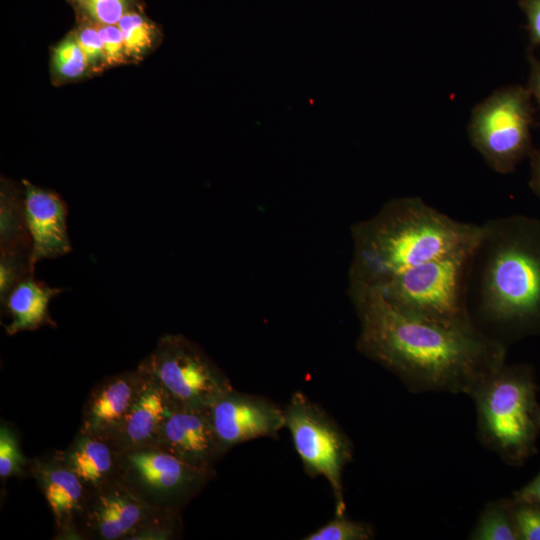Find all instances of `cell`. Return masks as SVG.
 I'll return each instance as SVG.
<instances>
[{
    "label": "cell",
    "instance_id": "obj_1",
    "mask_svg": "<svg viewBox=\"0 0 540 540\" xmlns=\"http://www.w3.org/2000/svg\"><path fill=\"white\" fill-rule=\"evenodd\" d=\"M357 349L413 393L473 391L505 364L507 346L477 327L449 328L405 315L374 289L349 287Z\"/></svg>",
    "mask_w": 540,
    "mask_h": 540
},
{
    "label": "cell",
    "instance_id": "obj_2",
    "mask_svg": "<svg viewBox=\"0 0 540 540\" xmlns=\"http://www.w3.org/2000/svg\"><path fill=\"white\" fill-rule=\"evenodd\" d=\"M473 324L504 345L540 336V220L515 214L480 224L468 268Z\"/></svg>",
    "mask_w": 540,
    "mask_h": 540
},
{
    "label": "cell",
    "instance_id": "obj_3",
    "mask_svg": "<svg viewBox=\"0 0 540 540\" xmlns=\"http://www.w3.org/2000/svg\"><path fill=\"white\" fill-rule=\"evenodd\" d=\"M480 224L455 220L416 196L388 201L352 227L349 287L378 288L392 277L471 246Z\"/></svg>",
    "mask_w": 540,
    "mask_h": 540
},
{
    "label": "cell",
    "instance_id": "obj_4",
    "mask_svg": "<svg viewBox=\"0 0 540 540\" xmlns=\"http://www.w3.org/2000/svg\"><path fill=\"white\" fill-rule=\"evenodd\" d=\"M469 397L476 408L477 437L485 448L511 466L524 464L537 452L540 405L531 366L505 363Z\"/></svg>",
    "mask_w": 540,
    "mask_h": 540
},
{
    "label": "cell",
    "instance_id": "obj_5",
    "mask_svg": "<svg viewBox=\"0 0 540 540\" xmlns=\"http://www.w3.org/2000/svg\"><path fill=\"white\" fill-rule=\"evenodd\" d=\"M474 243L408 269L371 289L410 317L449 328L476 327L467 305L468 268Z\"/></svg>",
    "mask_w": 540,
    "mask_h": 540
},
{
    "label": "cell",
    "instance_id": "obj_6",
    "mask_svg": "<svg viewBox=\"0 0 540 540\" xmlns=\"http://www.w3.org/2000/svg\"><path fill=\"white\" fill-rule=\"evenodd\" d=\"M533 112L530 91L517 85L497 89L473 108L470 143L493 171L511 173L531 156Z\"/></svg>",
    "mask_w": 540,
    "mask_h": 540
},
{
    "label": "cell",
    "instance_id": "obj_7",
    "mask_svg": "<svg viewBox=\"0 0 540 540\" xmlns=\"http://www.w3.org/2000/svg\"><path fill=\"white\" fill-rule=\"evenodd\" d=\"M283 410L285 427L306 473L328 481L335 515L345 514L343 471L353 457L351 440L322 407L301 392L294 393Z\"/></svg>",
    "mask_w": 540,
    "mask_h": 540
},
{
    "label": "cell",
    "instance_id": "obj_8",
    "mask_svg": "<svg viewBox=\"0 0 540 540\" xmlns=\"http://www.w3.org/2000/svg\"><path fill=\"white\" fill-rule=\"evenodd\" d=\"M139 366L183 406L208 408L233 389L228 377L206 353L182 335L162 336Z\"/></svg>",
    "mask_w": 540,
    "mask_h": 540
},
{
    "label": "cell",
    "instance_id": "obj_9",
    "mask_svg": "<svg viewBox=\"0 0 540 540\" xmlns=\"http://www.w3.org/2000/svg\"><path fill=\"white\" fill-rule=\"evenodd\" d=\"M168 450L146 446L121 452L119 477L154 507L178 511L212 478Z\"/></svg>",
    "mask_w": 540,
    "mask_h": 540
},
{
    "label": "cell",
    "instance_id": "obj_10",
    "mask_svg": "<svg viewBox=\"0 0 540 540\" xmlns=\"http://www.w3.org/2000/svg\"><path fill=\"white\" fill-rule=\"evenodd\" d=\"M175 512L152 506L117 477L90 492L80 520L90 536L119 540L153 530L165 535Z\"/></svg>",
    "mask_w": 540,
    "mask_h": 540
},
{
    "label": "cell",
    "instance_id": "obj_11",
    "mask_svg": "<svg viewBox=\"0 0 540 540\" xmlns=\"http://www.w3.org/2000/svg\"><path fill=\"white\" fill-rule=\"evenodd\" d=\"M208 412L226 451L260 437L275 436L285 427L283 408L264 397L234 389L216 399Z\"/></svg>",
    "mask_w": 540,
    "mask_h": 540
},
{
    "label": "cell",
    "instance_id": "obj_12",
    "mask_svg": "<svg viewBox=\"0 0 540 540\" xmlns=\"http://www.w3.org/2000/svg\"><path fill=\"white\" fill-rule=\"evenodd\" d=\"M182 460L213 469L227 452L213 427L208 408L176 405L167 417L157 443Z\"/></svg>",
    "mask_w": 540,
    "mask_h": 540
},
{
    "label": "cell",
    "instance_id": "obj_13",
    "mask_svg": "<svg viewBox=\"0 0 540 540\" xmlns=\"http://www.w3.org/2000/svg\"><path fill=\"white\" fill-rule=\"evenodd\" d=\"M25 219L32 239V263L71 251L67 233V207L54 192L22 181Z\"/></svg>",
    "mask_w": 540,
    "mask_h": 540
},
{
    "label": "cell",
    "instance_id": "obj_14",
    "mask_svg": "<svg viewBox=\"0 0 540 540\" xmlns=\"http://www.w3.org/2000/svg\"><path fill=\"white\" fill-rule=\"evenodd\" d=\"M143 378L144 371L138 367L108 377L96 385L83 407L79 431L113 440L138 394Z\"/></svg>",
    "mask_w": 540,
    "mask_h": 540
},
{
    "label": "cell",
    "instance_id": "obj_15",
    "mask_svg": "<svg viewBox=\"0 0 540 540\" xmlns=\"http://www.w3.org/2000/svg\"><path fill=\"white\" fill-rule=\"evenodd\" d=\"M144 371L138 394L113 441L121 451L157 445L162 427L178 405L163 385Z\"/></svg>",
    "mask_w": 540,
    "mask_h": 540
},
{
    "label": "cell",
    "instance_id": "obj_16",
    "mask_svg": "<svg viewBox=\"0 0 540 540\" xmlns=\"http://www.w3.org/2000/svg\"><path fill=\"white\" fill-rule=\"evenodd\" d=\"M121 452L112 439L79 431L56 457L92 492L119 477Z\"/></svg>",
    "mask_w": 540,
    "mask_h": 540
},
{
    "label": "cell",
    "instance_id": "obj_17",
    "mask_svg": "<svg viewBox=\"0 0 540 540\" xmlns=\"http://www.w3.org/2000/svg\"><path fill=\"white\" fill-rule=\"evenodd\" d=\"M32 471L59 528L69 527L81 518L90 492L70 469L54 456L48 462H35Z\"/></svg>",
    "mask_w": 540,
    "mask_h": 540
},
{
    "label": "cell",
    "instance_id": "obj_18",
    "mask_svg": "<svg viewBox=\"0 0 540 540\" xmlns=\"http://www.w3.org/2000/svg\"><path fill=\"white\" fill-rule=\"evenodd\" d=\"M61 292L62 289L35 280L33 275L20 281L2 301L12 318L11 323L5 326L7 334L54 324L48 313V304Z\"/></svg>",
    "mask_w": 540,
    "mask_h": 540
},
{
    "label": "cell",
    "instance_id": "obj_19",
    "mask_svg": "<svg viewBox=\"0 0 540 540\" xmlns=\"http://www.w3.org/2000/svg\"><path fill=\"white\" fill-rule=\"evenodd\" d=\"M0 205L1 253L32 251V239L25 219L24 191L20 195L2 183Z\"/></svg>",
    "mask_w": 540,
    "mask_h": 540
},
{
    "label": "cell",
    "instance_id": "obj_20",
    "mask_svg": "<svg viewBox=\"0 0 540 540\" xmlns=\"http://www.w3.org/2000/svg\"><path fill=\"white\" fill-rule=\"evenodd\" d=\"M472 540H519L514 514V499L488 502L469 534Z\"/></svg>",
    "mask_w": 540,
    "mask_h": 540
},
{
    "label": "cell",
    "instance_id": "obj_21",
    "mask_svg": "<svg viewBox=\"0 0 540 540\" xmlns=\"http://www.w3.org/2000/svg\"><path fill=\"white\" fill-rule=\"evenodd\" d=\"M129 60H140L156 42L155 27L142 15L127 12L118 22Z\"/></svg>",
    "mask_w": 540,
    "mask_h": 540
},
{
    "label": "cell",
    "instance_id": "obj_22",
    "mask_svg": "<svg viewBox=\"0 0 540 540\" xmlns=\"http://www.w3.org/2000/svg\"><path fill=\"white\" fill-rule=\"evenodd\" d=\"M51 60L55 76L64 80H75L88 70L85 56L74 35L66 37L53 48Z\"/></svg>",
    "mask_w": 540,
    "mask_h": 540
},
{
    "label": "cell",
    "instance_id": "obj_23",
    "mask_svg": "<svg viewBox=\"0 0 540 540\" xmlns=\"http://www.w3.org/2000/svg\"><path fill=\"white\" fill-rule=\"evenodd\" d=\"M374 538L373 527L365 522L335 515L328 523L311 532L304 540H369Z\"/></svg>",
    "mask_w": 540,
    "mask_h": 540
},
{
    "label": "cell",
    "instance_id": "obj_24",
    "mask_svg": "<svg viewBox=\"0 0 540 540\" xmlns=\"http://www.w3.org/2000/svg\"><path fill=\"white\" fill-rule=\"evenodd\" d=\"M28 466V460L22 453L19 440L6 424L0 427V477L6 479L11 476H20Z\"/></svg>",
    "mask_w": 540,
    "mask_h": 540
},
{
    "label": "cell",
    "instance_id": "obj_25",
    "mask_svg": "<svg viewBox=\"0 0 540 540\" xmlns=\"http://www.w3.org/2000/svg\"><path fill=\"white\" fill-rule=\"evenodd\" d=\"M514 514L519 540H540V503L514 499Z\"/></svg>",
    "mask_w": 540,
    "mask_h": 540
},
{
    "label": "cell",
    "instance_id": "obj_26",
    "mask_svg": "<svg viewBox=\"0 0 540 540\" xmlns=\"http://www.w3.org/2000/svg\"><path fill=\"white\" fill-rule=\"evenodd\" d=\"M74 37L85 56L89 70L99 72L102 68L107 67L102 42L96 27L84 26L77 31Z\"/></svg>",
    "mask_w": 540,
    "mask_h": 540
},
{
    "label": "cell",
    "instance_id": "obj_27",
    "mask_svg": "<svg viewBox=\"0 0 540 540\" xmlns=\"http://www.w3.org/2000/svg\"><path fill=\"white\" fill-rule=\"evenodd\" d=\"M96 29L102 42L106 66H117L126 63L129 58L119 27L117 25L97 24Z\"/></svg>",
    "mask_w": 540,
    "mask_h": 540
},
{
    "label": "cell",
    "instance_id": "obj_28",
    "mask_svg": "<svg viewBox=\"0 0 540 540\" xmlns=\"http://www.w3.org/2000/svg\"><path fill=\"white\" fill-rule=\"evenodd\" d=\"M87 13L102 25H117L127 13L128 0H83Z\"/></svg>",
    "mask_w": 540,
    "mask_h": 540
},
{
    "label": "cell",
    "instance_id": "obj_29",
    "mask_svg": "<svg viewBox=\"0 0 540 540\" xmlns=\"http://www.w3.org/2000/svg\"><path fill=\"white\" fill-rule=\"evenodd\" d=\"M520 6L527 17L531 43L540 46V0H521Z\"/></svg>",
    "mask_w": 540,
    "mask_h": 540
},
{
    "label": "cell",
    "instance_id": "obj_30",
    "mask_svg": "<svg viewBox=\"0 0 540 540\" xmlns=\"http://www.w3.org/2000/svg\"><path fill=\"white\" fill-rule=\"evenodd\" d=\"M516 501L540 503V472L525 486L514 492Z\"/></svg>",
    "mask_w": 540,
    "mask_h": 540
},
{
    "label": "cell",
    "instance_id": "obj_31",
    "mask_svg": "<svg viewBox=\"0 0 540 540\" xmlns=\"http://www.w3.org/2000/svg\"><path fill=\"white\" fill-rule=\"evenodd\" d=\"M529 62L530 78L528 90L540 106V60L534 56H530Z\"/></svg>",
    "mask_w": 540,
    "mask_h": 540
},
{
    "label": "cell",
    "instance_id": "obj_32",
    "mask_svg": "<svg viewBox=\"0 0 540 540\" xmlns=\"http://www.w3.org/2000/svg\"><path fill=\"white\" fill-rule=\"evenodd\" d=\"M531 158V175L529 185L533 193L540 199V149L534 150Z\"/></svg>",
    "mask_w": 540,
    "mask_h": 540
},
{
    "label": "cell",
    "instance_id": "obj_33",
    "mask_svg": "<svg viewBox=\"0 0 540 540\" xmlns=\"http://www.w3.org/2000/svg\"><path fill=\"white\" fill-rule=\"evenodd\" d=\"M83 1V0H82Z\"/></svg>",
    "mask_w": 540,
    "mask_h": 540
}]
</instances>
